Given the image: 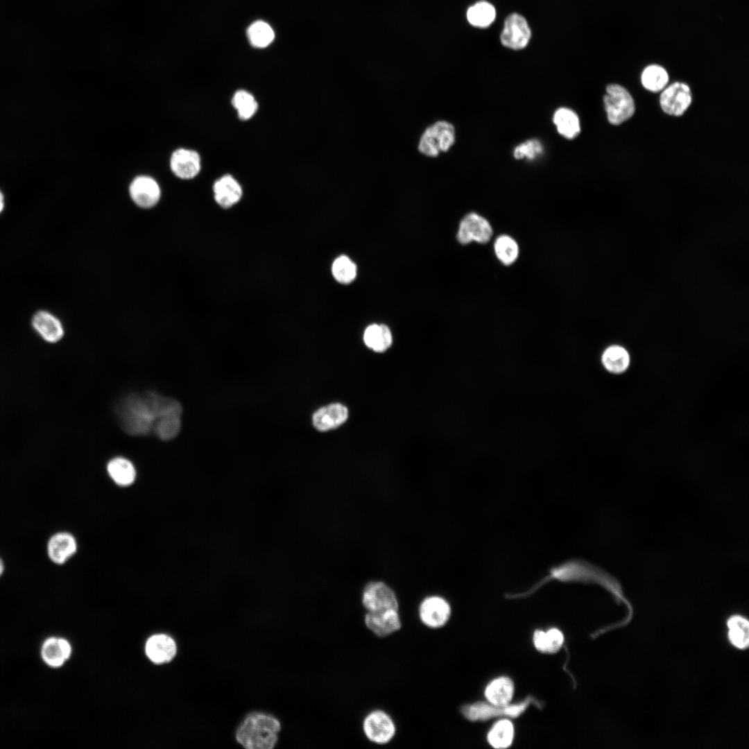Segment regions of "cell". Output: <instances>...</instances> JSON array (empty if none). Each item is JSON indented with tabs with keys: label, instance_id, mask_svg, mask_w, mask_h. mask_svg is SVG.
Returning <instances> with one entry per match:
<instances>
[{
	"label": "cell",
	"instance_id": "cell-1",
	"mask_svg": "<svg viewBox=\"0 0 749 749\" xmlns=\"http://www.w3.org/2000/svg\"><path fill=\"white\" fill-rule=\"evenodd\" d=\"M121 427L132 436H146L153 431L157 421L171 413H182L175 399L152 392L132 394L123 398L116 408Z\"/></svg>",
	"mask_w": 749,
	"mask_h": 749
},
{
	"label": "cell",
	"instance_id": "cell-2",
	"mask_svg": "<svg viewBox=\"0 0 749 749\" xmlns=\"http://www.w3.org/2000/svg\"><path fill=\"white\" fill-rule=\"evenodd\" d=\"M552 580L564 583L596 584L613 593H617L619 589L617 579L603 568L583 559L571 558L551 567L548 574L527 591L508 594L506 597L508 599L528 597Z\"/></svg>",
	"mask_w": 749,
	"mask_h": 749
},
{
	"label": "cell",
	"instance_id": "cell-3",
	"mask_svg": "<svg viewBox=\"0 0 749 749\" xmlns=\"http://www.w3.org/2000/svg\"><path fill=\"white\" fill-rule=\"evenodd\" d=\"M281 730L279 720L271 714L260 712L248 714L238 726L235 737L248 749H271L277 743Z\"/></svg>",
	"mask_w": 749,
	"mask_h": 749
},
{
	"label": "cell",
	"instance_id": "cell-4",
	"mask_svg": "<svg viewBox=\"0 0 749 749\" xmlns=\"http://www.w3.org/2000/svg\"><path fill=\"white\" fill-rule=\"evenodd\" d=\"M535 704L540 707V703L532 696H528L515 704L494 705L488 702L477 701L463 705L460 713L469 721H486L495 718H517L524 713L527 708Z\"/></svg>",
	"mask_w": 749,
	"mask_h": 749
},
{
	"label": "cell",
	"instance_id": "cell-5",
	"mask_svg": "<svg viewBox=\"0 0 749 749\" xmlns=\"http://www.w3.org/2000/svg\"><path fill=\"white\" fill-rule=\"evenodd\" d=\"M456 141L455 128L451 123L440 120L429 126L422 133L417 150L423 155L435 157L447 152Z\"/></svg>",
	"mask_w": 749,
	"mask_h": 749
},
{
	"label": "cell",
	"instance_id": "cell-6",
	"mask_svg": "<svg viewBox=\"0 0 749 749\" xmlns=\"http://www.w3.org/2000/svg\"><path fill=\"white\" fill-rule=\"evenodd\" d=\"M604 96L605 107L609 122L619 125L628 119L635 112V103L631 95L622 86L610 85Z\"/></svg>",
	"mask_w": 749,
	"mask_h": 749
},
{
	"label": "cell",
	"instance_id": "cell-7",
	"mask_svg": "<svg viewBox=\"0 0 749 749\" xmlns=\"http://www.w3.org/2000/svg\"><path fill=\"white\" fill-rule=\"evenodd\" d=\"M362 604L368 612L399 610L394 590L382 581H371L365 585L362 593Z\"/></svg>",
	"mask_w": 749,
	"mask_h": 749
},
{
	"label": "cell",
	"instance_id": "cell-8",
	"mask_svg": "<svg viewBox=\"0 0 749 749\" xmlns=\"http://www.w3.org/2000/svg\"><path fill=\"white\" fill-rule=\"evenodd\" d=\"M363 730L366 738L376 744H386L394 737L396 727L392 718L382 710H374L363 719Z\"/></svg>",
	"mask_w": 749,
	"mask_h": 749
},
{
	"label": "cell",
	"instance_id": "cell-9",
	"mask_svg": "<svg viewBox=\"0 0 749 749\" xmlns=\"http://www.w3.org/2000/svg\"><path fill=\"white\" fill-rule=\"evenodd\" d=\"M421 622L428 628L438 629L446 625L451 614L449 603L438 595L424 598L418 608Z\"/></svg>",
	"mask_w": 749,
	"mask_h": 749
},
{
	"label": "cell",
	"instance_id": "cell-10",
	"mask_svg": "<svg viewBox=\"0 0 749 749\" xmlns=\"http://www.w3.org/2000/svg\"><path fill=\"white\" fill-rule=\"evenodd\" d=\"M492 235V229L489 222L476 213L471 212L461 220L456 237L461 244L472 241L485 243Z\"/></svg>",
	"mask_w": 749,
	"mask_h": 749
},
{
	"label": "cell",
	"instance_id": "cell-11",
	"mask_svg": "<svg viewBox=\"0 0 749 749\" xmlns=\"http://www.w3.org/2000/svg\"><path fill=\"white\" fill-rule=\"evenodd\" d=\"M132 202L141 209H148L157 205L161 198V189L157 182L148 175H139L129 186Z\"/></svg>",
	"mask_w": 749,
	"mask_h": 749
},
{
	"label": "cell",
	"instance_id": "cell-12",
	"mask_svg": "<svg viewBox=\"0 0 749 749\" xmlns=\"http://www.w3.org/2000/svg\"><path fill=\"white\" fill-rule=\"evenodd\" d=\"M531 35V30L525 18L519 14L513 13L505 20L501 42L508 48L522 49L528 44Z\"/></svg>",
	"mask_w": 749,
	"mask_h": 749
},
{
	"label": "cell",
	"instance_id": "cell-13",
	"mask_svg": "<svg viewBox=\"0 0 749 749\" xmlns=\"http://www.w3.org/2000/svg\"><path fill=\"white\" fill-rule=\"evenodd\" d=\"M691 102L689 86L682 83H674L666 87L660 96L662 109L670 115L680 116Z\"/></svg>",
	"mask_w": 749,
	"mask_h": 749
},
{
	"label": "cell",
	"instance_id": "cell-14",
	"mask_svg": "<svg viewBox=\"0 0 749 749\" xmlns=\"http://www.w3.org/2000/svg\"><path fill=\"white\" fill-rule=\"evenodd\" d=\"M170 168L173 173L180 179L194 178L200 171V156L193 150L184 148L176 149L171 156Z\"/></svg>",
	"mask_w": 749,
	"mask_h": 749
},
{
	"label": "cell",
	"instance_id": "cell-15",
	"mask_svg": "<svg viewBox=\"0 0 749 749\" xmlns=\"http://www.w3.org/2000/svg\"><path fill=\"white\" fill-rule=\"evenodd\" d=\"M77 542L74 536L68 532L53 534L46 543V553L49 560L55 565L66 563L77 551Z\"/></svg>",
	"mask_w": 749,
	"mask_h": 749
},
{
	"label": "cell",
	"instance_id": "cell-16",
	"mask_svg": "<svg viewBox=\"0 0 749 749\" xmlns=\"http://www.w3.org/2000/svg\"><path fill=\"white\" fill-rule=\"evenodd\" d=\"M366 627L376 636L384 637L397 630L402 626L400 617L397 610L368 612L364 617Z\"/></svg>",
	"mask_w": 749,
	"mask_h": 749
},
{
	"label": "cell",
	"instance_id": "cell-17",
	"mask_svg": "<svg viewBox=\"0 0 749 749\" xmlns=\"http://www.w3.org/2000/svg\"><path fill=\"white\" fill-rule=\"evenodd\" d=\"M31 325L38 336L48 343L59 342L64 334L62 322L47 311H37L32 318Z\"/></svg>",
	"mask_w": 749,
	"mask_h": 749
},
{
	"label": "cell",
	"instance_id": "cell-18",
	"mask_svg": "<svg viewBox=\"0 0 749 749\" xmlns=\"http://www.w3.org/2000/svg\"><path fill=\"white\" fill-rule=\"evenodd\" d=\"M348 417L347 408L340 403H333L316 410L312 415V424L319 431L336 429Z\"/></svg>",
	"mask_w": 749,
	"mask_h": 749
},
{
	"label": "cell",
	"instance_id": "cell-19",
	"mask_svg": "<svg viewBox=\"0 0 749 749\" xmlns=\"http://www.w3.org/2000/svg\"><path fill=\"white\" fill-rule=\"evenodd\" d=\"M214 198L223 208H230L241 198L242 188L231 175L226 174L217 179L213 185Z\"/></svg>",
	"mask_w": 749,
	"mask_h": 749
},
{
	"label": "cell",
	"instance_id": "cell-20",
	"mask_svg": "<svg viewBox=\"0 0 749 749\" xmlns=\"http://www.w3.org/2000/svg\"><path fill=\"white\" fill-rule=\"evenodd\" d=\"M174 640L164 634L150 637L146 644V653L149 659L156 664L171 661L176 653Z\"/></svg>",
	"mask_w": 749,
	"mask_h": 749
},
{
	"label": "cell",
	"instance_id": "cell-21",
	"mask_svg": "<svg viewBox=\"0 0 749 749\" xmlns=\"http://www.w3.org/2000/svg\"><path fill=\"white\" fill-rule=\"evenodd\" d=\"M71 653V647L67 640L60 637H49L42 645L41 655L49 666H61Z\"/></svg>",
	"mask_w": 749,
	"mask_h": 749
},
{
	"label": "cell",
	"instance_id": "cell-22",
	"mask_svg": "<svg viewBox=\"0 0 749 749\" xmlns=\"http://www.w3.org/2000/svg\"><path fill=\"white\" fill-rule=\"evenodd\" d=\"M515 691L513 680L506 676L497 678L490 682L484 691L487 701L494 705H506L510 703Z\"/></svg>",
	"mask_w": 749,
	"mask_h": 749
},
{
	"label": "cell",
	"instance_id": "cell-23",
	"mask_svg": "<svg viewBox=\"0 0 749 749\" xmlns=\"http://www.w3.org/2000/svg\"><path fill=\"white\" fill-rule=\"evenodd\" d=\"M365 345L376 352L387 350L393 342L392 334L388 326L384 324H372L366 327L363 333Z\"/></svg>",
	"mask_w": 749,
	"mask_h": 749
},
{
	"label": "cell",
	"instance_id": "cell-24",
	"mask_svg": "<svg viewBox=\"0 0 749 749\" xmlns=\"http://www.w3.org/2000/svg\"><path fill=\"white\" fill-rule=\"evenodd\" d=\"M107 471L113 481L122 487L132 484L136 478L134 465L131 461L123 457L111 459L107 465Z\"/></svg>",
	"mask_w": 749,
	"mask_h": 749
},
{
	"label": "cell",
	"instance_id": "cell-25",
	"mask_svg": "<svg viewBox=\"0 0 749 749\" xmlns=\"http://www.w3.org/2000/svg\"><path fill=\"white\" fill-rule=\"evenodd\" d=\"M553 121L558 132L564 137L572 139L577 137L580 131V121L577 114L567 107H560L553 116Z\"/></svg>",
	"mask_w": 749,
	"mask_h": 749
},
{
	"label": "cell",
	"instance_id": "cell-26",
	"mask_svg": "<svg viewBox=\"0 0 749 749\" xmlns=\"http://www.w3.org/2000/svg\"><path fill=\"white\" fill-rule=\"evenodd\" d=\"M565 641L563 633L558 628H552L546 631L536 630L533 635L535 648L543 653H555L562 646Z\"/></svg>",
	"mask_w": 749,
	"mask_h": 749
},
{
	"label": "cell",
	"instance_id": "cell-27",
	"mask_svg": "<svg viewBox=\"0 0 749 749\" xmlns=\"http://www.w3.org/2000/svg\"><path fill=\"white\" fill-rule=\"evenodd\" d=\"M514 734L513 723L505 718L493 725L488 733L487 740L492 748L505 749L511 746Z\"/></svg>",
	"mask_w": 749,
	"mask_h": 749
},
{
	"label": "cell",
	"instance_id": "cell-28",
	"mask_svg": "<svg viewBox=\"0 0 749 749\" xmlns=\"http://www.w3.org/2000/svg\"><path fill=\"white\" fill-rule=\"evenodd\" d=\"M601 361L603 366L610 372L619 374L623 372L630 363V356L623 347L612 345L605 350Z\"/></svg>",
	"mask_w": 749,
	"mask_h": 749
},
{
	"label": "cell",
	"instance_id": "cell-29",
	"mask_svg": "<svg viewBox=\"0 0 749 749\" xmlns=\"http://www.w3.org/2000/svg\"><path fill=\"white\" fill-rule=\"evenodd\" d=\"M728 638L737 648L744 649L749 644V623L740 615L732 616L728 620Z\"/></svg>",
	"mask_w": 749,
	"mask_h": 749
},
{
	"label": "cell",
	"instance_id": "cell-30",
	"mask_svg": "<svg viewBox=\"0 0 749 749\" xmlns=\"http://www.w3.org/2000/svg\"><path fill=\"white\" fill-rule=\"evenodd\" d=\"M181 415L182 413H171L163 415L155 423L153 433L162 440L175 438L181 429Z\"/></svg>",
	"mask_w": 749,
	"mask_h": 749
},
{
	"label": "cell",
	"instance_id": "cell-31",
	"mask_svg": "<svg viewBox=\"0 0 749 749\" xmlns=\"http://www.w3.org/2000/svg\"><path fill=\"white\" fill-rule=\"evenodd\" d=\"M496 11L494 6L487 1H479L472 6L467 12L469 22L477 27L484 28L494 20Z\"/></svg>",
	"mask_w": 749,
	"mask_h": 749
},
{
	"label": "cell",
	"instance_id": "cell-32",
	"mask_svg": "<svg viewBox=\"0 0 749 749\" xmlns=\"http://www.w3.org/2000/svg\"><path fill=\"white\" fill-rule=\"evenodd\" d=\"M232 104L241 120L247 121L257 112L258 103L255 96L245 89L237 90L232 98Z\"/></svg>",
	"mask_w": 749,
	"mask_h": 749
},
{
	"label": "cell",
	"instance_id": "cell-33",
	"mask_svg": "<svg viewBox=\"0 0 749 749\" xmlns=\"http://www.w3.org/2000/svg\"><path fill=\"white\" fill-rule=\"evenodd\" d=\"M641 80L646 89L651 92H659L665 87L669 80V76L662 67L651 64L644 69Z\"/></svg>",
	"mask_w": 749,
	"mask_h": 749
},
{
	"label": "cell",
	"instance_id": "cell-34",
	"mask_svg": "<svg viewBox=\"0 0 749 749\" xmlns=\"http://www.w3.org/2000/svg\"><path fill=\"white\" fill-rule=\"evenodd\" d=\"M247 35L250 44L257 48L268 46L275 37L271 26L262 21L252 23L248 28Z\"/></svg>",
	"mask_w": 749,
	"mask_h": 749
},
{
	"label": "cell",
	"instance_id": "cell-35",
	"mask_svg": "<svg viewBox=\"0 0 749 749\" xmlns=\"http://www.w3.org/2000/svg\"><path fill=\"white\" fill-rule=\"evenodd\" d=\"M332 273L334 279L341 284H350L356 276V266L347 256L338 257L332 266Z\"/></svg>",
	"mask_w": 749,
	"mask_h": 749
},
{
	"label": "cell",
	"instance_id": "cell-36",
	"mask_svg": "<svg viewBox=\"0 0 749 749\" xmlns=\"http://www.w3.org/2000/svg\"><path fill=\"white\" fill-rule=\"evenodd\" d=\"M497 258L505 265L512 264L517 258L519 248L516 241L509 236L501 235L494 243Z\"/></svg>",
	"mask_w": 749,
	"mask_h": 749
},
{
	"label": "cell",
	"instance_id": "cell-37",
	"mask_svg": "<svg viewBox=\"0 0 749 749\" xmlns=\"http://www.w3.org/2000/svg\"><path fill=\"white\" fill-rule=\"evenodd\" d=\"M542 153L543 146L540 141L532 139L516 146L513 151V155L517 160L526 158L528 160H532L542 155Z\"/></svg>",
	"mask_w": 749,
	"mask_h": 749
},
{
	"label": "cell",
	"instance_id": "cell-38",
	"mask_svg": "<svg viewBox=\"0 0 749 749\" xmlns=\"http://www.w3.org/2000/svg\"><path fill=\"white\" fill-rule=\"evenodd\" d=\"M4 197L2 192L0 191V214L2 212L4 208Z\"/></svg>",
	"mask_w": 749,
	"mask_h": 749
},
{
	"label": "cell",
	"instance_id": "cell-39",
	"mask_svg": "<svg viewBox=\"0 0 749 749\" xmlns=\"http://www.w3.org/2000/svg\"><path fill=\"white\" fill-rule=\"evenodd\" d=\"M5 571V564L3 559L0 557V577L2 576Z\"/></svg>",
	"mask_w": 749,
	"mask_h": 749
}]
</instances>
